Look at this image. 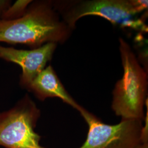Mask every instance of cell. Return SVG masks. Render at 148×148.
Segmentation results:
<instances>
[{
    "instance_id": "6da1fadb",
    "label": "cell",
    "mask_w": 148,
    "mask_h": 148,
    "mask_svg": "<svg viewBox=\"0 0 148 148\" xmlns=\"http://www.w3.org/2000/svg\"><path fill=\"white\" fill-rule=\"evenodd\" d=\"M53 8L50 2H33L21 18L0 20V42L24 44L35 49L47 43L65 41L71 29Z\"/></svg>"
},
{
    "instance_id": "ba28073f",
    "label": "cell",
    "mask_w": 148,
    "mask_h": 148,
    "mask_svg": "<svg viewBox=\"0 0 148 148\" xmlns=\"http://www.w3.org/2000/svg\"><path fill=\"white\" fill-rule=\"evenodd\" d=\"M29 0H18L11 5L1 16L0 20L12 21L19 18L23 16L28 6L32 3Z\"/></svg>"
},
{
    "instance_id": "3957f363",
    "label": "cell",
    "mask_w": 148,
    "mask_h": 148,
    "mask_svg": "<svg viewBox=\"0 0 148 148\" xmlns=\"http://www.w3.org/2000/svg\"><path fill=\"white\" fill-rule=\"evenodd\" d=\"M63 7L56 8L62 14L63 21L71 29L79 18L87 16H100L112 24L142 32H148V27L137 15L142 12L135 1L93 0L64 2Z\"/></svg>"
},
{
    "instance_id": "7a4b0ae2",
    "label": "cell",
    "mask_w": 148,
    "mask_h": 148,
    "mask_svg": "<svg viewBox=\"0 0 148 148\" xmlns=\"http://www.w3.org/2000/svg\"><path fill=\"white\" fill-rule=\"evenodd\" d=\"M120 52L123 74L113 90L112 109L122 120L143 121L145 119L144 106L147 101V75L129 45L121 38Z\"/></svg>"
},
{
    "instance_id": "9c48e42d",
    "label": "cell",
    "mask_w": 148,
    "mask_h": 148,
    "mask_svg": "<svg viewBox=\"0 0 148 148\" xmlns=\"http://www.w3.org/2000/svg\"><path fill=\"white\" fill-rule=\"evenodd\" d=\"M11 1L0 0V16L11 5Z\"/></svg>"
},
{
    "instance_id": "8992f818",
    "label": "cell",
    "mask_w": 148,
    "mask_h": 148,
    "mask_svg": "<svg viewBox=\"0 0 148 148\" xmlns=\"http://www.w3.org/2000/svg\"><path fill=\"white\" fill-rule=\"evenodd\" d=\"M56 43L49 42L31 50L18 49L0 45V58L19 65L22 73L20 84L28 88L32 81L45 68L57 47Z\"/></svg>"
},
{
    "instance_id": "30bf717a",
    "label": "cell",
    "mask_w": 148,
    "mask_h": 148,
    "mask_svg": "<svg viewBox=\"0 0 148 148\" xmlns=\"http://www.w3.org/2000/svg\"><path fill=\"white\" fill-rule=\"evenodd\" d=\"M135 148H148V142H141Z\"/></svg>"
},
{
    "instance_id": "277c9868",
    "label": "cell",
    "mask_w": 148,
    "mask_h": 148,
    "mask_svg": "<svg viewBox=\"0 0 148 148\" xmlns=\"http://www.w3.org/2000/svg\"><path fill=\"white\" fill-rule=\"evenodd\" d=\"M40 110L25 95L10 109L0 112V146L5 148H46L35 132Z\"/></svg>"
},
{
    "instance_id": "5b68a950",
    "label": "cell",
    "mask_w": 148,
    "mask_h": 148,
    "mask_svg": "<svg viewBox=\"0 0 148 148\" xmlns=\"http://www.w3.org/2000/svg\"><path fill=\"white\" fill-rule=\"evenodd\" d=\"M79 113L88 131L85 142L79 148H135L142 142V121L122 120L116 125H108L84 108Z\"/></svg>"
},
{
    "instance_id": "52a82bcc",
    "label": "cell",
    "mask_w": 148,
    "mask_h": 148,
    "mask_svg": "<svg viewBox=\"0 0 148 148\" xmlns=\"http://www.w3.org/2000/svg\"><path fill=\"white\" fill-rule=\"evenodd\" d=\"M27 90L40 101L57 97L79 112L84 108L68 93L51 65L45 68L37 75Z\"/></svg>"
}]
</instances>
